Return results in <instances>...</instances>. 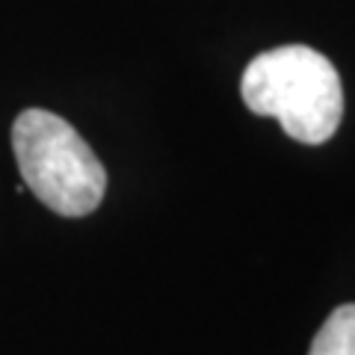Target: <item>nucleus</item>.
I'll use <instances>...</instances> for the list:
<instances>
[{"instance_id": "obj_1", "label": "nucleus", "mask_w": 355, "mask_h": 355, "mask_svg": "<svg viewBox=\"0 0 355 355\" xmlns=\"http://www.w3.org/2000/svg\"><path fill=\"white\" fill-rule=\"evenodd\" d=\"M243 101L254 116H272L305 146H323L343 119V86L329 57L308 44L258 53L243 71Z\"/></svg>"}, {"instance_id": "obj_2", "label": "nucleus", "mask_w": 355, "mask_h": 355, "mask_svg": "<svg viewBox=\"0 0 355 355\" xmlns=\"http://www.w3.org/2000/svg\"><path fill=\"white\" fill-rule=\"evenodd\" d=\"M12 151L24 187L60 216H86L107 193V172L69 121L48 110H24L12 125Z\"/></svg>"}, {"instance_id": "obj_3", "label": "nucleus", "mask_w": 355, "mask_h": 355, "mask_svg": "<svg viewBox=\"0 0 355 355\" xmlns=\"http://www.w3.org/2000/svg\"><path fill=\"white\" fill-rule=\"evenodd\" d=\"M308 355H355V305H340L331 311Z\"/></svg>"}]
</instances>
